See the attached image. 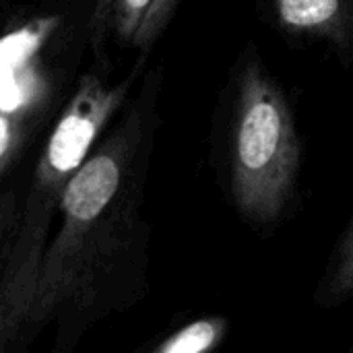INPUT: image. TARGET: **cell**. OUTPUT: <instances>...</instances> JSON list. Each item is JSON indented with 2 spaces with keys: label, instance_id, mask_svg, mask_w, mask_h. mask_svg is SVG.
Segmentation results:
<instances>
[{
  "label": "cell",
  "instance_id": "1",
  "mask_svg": "<svg viewBox=\"0 0 353 353\" xmlns=\"http://www.w3.org/2000/svg\"><path fill=\"white\" fill-rule=\"evenodd\" d=\"M234 122V201L250 221L271 223L292 196L300 141L290 101L256 60L242 70Z\"/></svg>",
  "mask_w": 353,
  "mask_h": 353
},
{
  "label": "cell",
  "instance_id": "2",
  "mask_svg": "<svg viewBox=\"0 0 353 353\" xmlns=\"http://www.w3.org/2000/svg\"><path fill=\"white\" fill-rule=\"evenodd\" d=\"M124 145L112 141L77 168L60 190L58 205L62 225L43 261H39L27 316L39 319L50 312L62 296L68 279V256L93 234L99 219L120 192L124 176Z\"/></svg>",
  "mask_w": 353,
  "mask_h": 353
},
{
  "label": "cell",
  "instance_id": "3",
  "mask_svg": "<svg viewBox=\"0 0 353 353\" xmlns=\"http://www.w3.org/2000/svg\"><path fill=\"white\" fill-rule=\"evenodd\" d=\"M124 87H105L95 74H85L52 130L35 174L33 194L58 201L62 186L87 159L91 145L120 105Z\"/></svg>",
  "mask_w": 353,
  "mask_h": 353
},
{
  "label": "cell",
  "instance_id": "4",
  "mask_svg": "<svg viewBox=\"0 0 353 353\" xmlns=\"http://www.w3.org/2000/svg\"><path fill=\"white\" fill-rule=\"evenodd\" d=\"M58 19H37L0 37V114L17 116L41 91L37 54Z\"/></svg>",
  "mask_w": 353,
  "mask_h": 353
},
{
  "label": "cell",
  "instance_id": "5",
  "mask_svg": "<svg viewBox=\"0 0 353 353\" xmlns=\"http://www.w3.org/2000/svg\"><path fill=\"white\" fill-rule=\"evenodd\" d=\"M279 25L294 35H308L347 50L353 35L352 0H271Z\"/></svg>",
  "mask_w": 353,
  "mask_h": 353
},
{
  "label": "cell",
  "instance_id": "6",
  "mask_svg": "<svg viewBox=\"0 0 353 353\" xmlns=\"http://www.w3.org/2000/svg\"><path fill=\"white\" fill-rule=\"evenodd\" d=\"M153 0H95L91 17L95 37L114 33L120 41H134Z\"/></svg>",
  "mask_w": 353,
  "mask_h": 353
},
{
  "label": "cell",
  "instance_id": "7",
  "mask_svg": "<svg viewBox=\"0 0 353 353\" xmlns=\"http://www.w3.org/2000/svg\"><path fill=\"white\" fill-rule=\"evenodd\" d=\"M225 335V321L223 319H199L165 341H161L155 353H201L209 352L219 345Z\"/></svg>",
  "mask_w": 353,
  "mask_h": 353
},
{
  "label": "cell",
  "instance_id": "8",
  "mask_svg": "<svg viewBox=\"0 0 353 353\" xmlns=\"http://www.w3.org/2000/svg\"><path fill=\"white\" fill-rule=\"evenodd\" d=\"M178 0H153L139 31H137V37H134V43L137 46H149L155 41V37L161 33V29L165 27L168 19L172 17L174 8H176Z\"/></svg>",
  "mask_w": 353,
  "mask_h": 353
},
{
  "label": "cell",
  "instance_id": "9",
  "mask_svg": "<svg viewBox=\"0 0 353 353\" xmlns=\"http://www.w3.org/2000/svg\"><path fill=\"white\" fill-rule=\"evenodd\" d=\"M352 225L345 230L341 246H339V265H337V277H335V292H350L353 285V244H352Z\"/></svg>",
  "mask_w": 353,
  "mask_h": 353
},
{
  "label": "cell",
  "instance_id": "10",
  "mask_svg": "<svg viewBox=\"0 0 353 353\" xmlns=\"http://www.w3.org/2000/svg\"><path fill=\"white\" fill-rule=\"evenodd\" d=\"M19 143V126L17 116L0 114V172L6 168L14 147Z\"/></svg>",
  "mask_w": 353,
  "mask_h": 353
},
{
  "label": "cell",
  "instance_id": "11",
  "mask_svg": "<svg viewBox=\"0 0 353 353\" xmlns=\"http://www.w3.org/2000/svg\"><path fill=\"white\" fill-rule=\"evenodd\" d=\"M2 223H4V205L0 203V230H2Z\"/></svg>",
  "mask_w": 353,
  "mask_h": 353
}]
</instances>
